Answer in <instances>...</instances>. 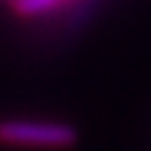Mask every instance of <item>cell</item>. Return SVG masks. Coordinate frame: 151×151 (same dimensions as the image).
I'll return each mask as SVG.
<instances>
[{"instance_id":"6da1fadb","label":"cell","mask_w":151,"mask_h":151,"mask_svg":"<svg viewBox=\"0 0 151 151\" xmlns=\"http://www.w3.org/2000/svg\"><path fill=\"white\" fill-rule=\"evenodd\" d=\"M77 142V129L61 120H25L5 117L0 120V145L16 149L61 151Z\"/></svg>"},{"instance_id":"7a4b0ae2","label":"cell","mask_w":151,"mask_h":151,"mask_svg":"<svg viewBox=\"0 0 151 151\" xmlns=\"http://www.w3.org/2000/svg\"><path fill=\"white\" fill-rule=\"evenodd\" d=\"M99 2L101 0H12L7 7L25 23L68 29L75 23L90 18V12Z\"/></svg>"},{"instance_id":"3957f363","label":"cell","mask_w":151,"mask_h":151,"mask_svg":"<svg viewBox=\"0 0 151 151\" xmlns=\"http://www.w3.org/2000/svg\"><path fill=\"white\" fill-rule=\"evenodd\" d=\"M2 2H5V5H9V2H12V0H2Z\"/></svg>"}]
</instances>
